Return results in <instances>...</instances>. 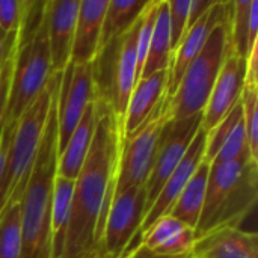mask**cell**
I'll return each mask as SVG.
<instances>
[{
    "mask_svg": "<svg viewBox=\"0 0 258 258\" xmlns=\"http://www.w3.org/2000/svg\"><path fill=\"white\" fill-rule=\"evenodd\" d=\"M97 127L86 160L74 181L71 218L63 255L101 248V236L115 194L122 128L112 110L95 100Z\"/></svg>",
    "mask_w": 258,
    "mask_h": 258,
    "instance_id": "obj_1",
    "label": "cell"
},
{
    "mask_svg": "<svg viewBox=\"0 0 258 258\" xmlns=\"http://www.w3.org/2000/svg\"><path fill=\"white\" fill-rule=\"evenodd\" d=\"M54 94L44 135L21 197V258H51V203L57 174V116Z\"/></svg>",
    "mask_w": 258,
    "mask_h": 258,
    "instance_id": "obj_2",
    "label": "cell"
},
{
    "mask_svg": "<svg viewBox=\"0 0 258 258\" xmlns=\"http://www.w3.org/2000/svg\"><path fill=\"white\" fill-rule=\"evenodd\" d=\"M51 77L45 2L24 0L2 128L9 130Z\"/></svg>",
    "mask_w": 258,
    "mask_h": 258,
    "instance_id": "obj_3",
    "label": "cell"
},
{
    "mask_svg": "<svg viewBox=\"0 0 258 258\" xmlns=\"http://www.w3.org/2000/svg\"><path fill=\"white\" fill-rule=\"evenodd\" d=\"M258 201V160L251 151L224 163H210L203 213L195 228L197 239L224 227H239L255 210Z\"/></svg>",
    "mask_w": 258,
    "mask_h": 258,
    "instance_id": "obj_4",
    "label": "cell"
},
{
    "mask_svg": "<svg viewBox=\"0 0 258 258\" xmlns=\"http://www.w3.org/2000/svg\"><path fill=\"white\" fill-rule=\"evenodd\" d=\"M60 80L62 73L51 74L44 91L17 119L14 127L9 130L2 128L8 135V145L0 172V213L6 207L12 194L17 189L24 187L27 183V177L44 135L50 106L54 94L59 91Z\"/></svg>",
    "mask_w": 258,
    "mask_h": 258,
    "instance_id": "obj_5",
    "label": "cell"
},
{
    "mask_svg": "<svg viewBox=\"0 0 258 258\" xmlns=\"http://www.w3.org/2000/svg\"><path fill=\"white\" fill-rule=\"evenodd\" d=\"M139 20L121 36L101 47L91 63L95 100L106 104L121 128L132 91L138 82L136 39Z\"/></svg>",
    "mask_w": 258,
    "mask_h": 258,
    "instance_id": "obj_6",
    "label": "cell"
},
{
    "mask_svg": "<svg viewBox=\"0 0 258 258\" xmlns=\"http://www.w3.org/2000/svg\"><path fill=\"white\" fill-rule=\"evenodd\" d=\"M228 53V21L210 33L200 54L189 63L174 95L168 101L169 121L203 113Z\"/></svg>",
    "mask_w": 258,
    "mask_h": 258,
    "instance_id": "obj_7",
    "label": "cell"
},
{
    "mask_svg": "<svg viewBox=\"0 0 258 258\" xmlns=\"http://www.w3.org/2000/svg\"><path fill=\"white\" fill-rule=\"evenodd\" d=\"M168 121V101L163 98L150 118L132 136L121 139L113 197L130 187L147 186L156 160L160 133Z\"/></svg>",
    "mask_w": 258,
    "mask_h": 258,
    "instance_id": "obj_8",
    "label": "cell"
},
{
    "mask_svg": "<svg viewBox=\"0 0 258 258\" xmlns=\"http://www.w3.org/2000/svg\"><path fill=\"white\" fill-rule=\"evenodd\" d=\"M147 215V186L130 187L113 197L101 236V249L121 257L135 240Z\"/></svg>",
    "mask_w": 258,
    "mask_h": 258,
    "instance_id": "obj_9",
    "label": "cell"
},
{
    "mask_svg": "<svg viewBox=\"0 0 258 258\" xmlns=\"http://www.w3.org/2000/svg\"><path fill=\"white\" fill-rule=\"evenodd\" d=\"M201 125L203 113L181 121H168L163 125L156 160L147 181V212L160 194L166 180L180 165Z\"/></svg>",
    "mask_w": 258,
    "mask_h": 258,
    "instance_id": "obj_10",
    "label": "cell"
},
{
    "mask_svg": "<svg viewBox=\"0 0 258 258\" xmlns=\"http://www.w3.org/2000/svg\"><path fill=\"white\" fill-rule=\"evenodd\" d=\"M95 98L91 63H73L62 73L56 103L57 116V153L65 150L68 139L77 127L86 106Z\"/></svg>",
    "mask_w": 258,
    "mask_h": 258,
    "instance_id": "obj_11",
    "label": "cell"
},
{
    "mask_svg": "<svg viewBox=\"0 0 258 258\" xmlns=\"http://www.w3.org/2000/svg\"><path fill=\"white\" fill-rule=\"evenodd\" d=\"M206 141H207V133L201 127L198 130L197 136L194 138L189 150L186 151L184 157L181 159L180 165L175 168V171L166 180V183L163 184L160 194L157 195V198L154 200L153 206L147 212L145 219H144V222L141 225V230L136 234L135 240L130 243V246L127 248V251L122 254L124 257H127L128 254H132L141 245L142 236L148 231V228L153 224H156L160 218L169 215V212L172 210L175 201L178 200V197L184 190L187 181L190 180V177L197 171L198 165L206 159Z\"/></svg>",
    "mask_w": 258,
    "mask_h": 258,
    "instance_id": "obj_12",
    "label": "cell"
},
{
    "mask_svg": "<svg viewBox=\"0 0 258 258\" xmlns=\"http://www.w3.org/2000/svg\"><path fill=\"white\" fill-rule=\"evenodd\" d=\"M231 14V2H215V5L186 32L181 39L177 51L171 59V67L168 71V86L165 98L171 100L174 95L184 71L189 63L200 54L203 47L206 45L210 33L219 24H224L230 20Z\"/></svg>",
    "mask_w": 258,
    "mask_h": 258,
    "instance_id": "obj_13",
    "label": "cell"
},
{
    "mask_svg": "<svg viewBox=\"0 0 258 258\" xmlns=\"http://www.w3.org/2000/svg\"><path fill=\"white\" fill-rule=\"evenodd\" d=\"M246 74V59H242L230 51L225 56L219 76L215 82L207 106L203 112V130L209 133L213 130L227 113L239 103L243 80Z\"/></svg>",
    "mask_w": 258,
    "mask_h": 258,
    "instance_id": "obj_14",
    "label": "cell"
},
{
    "mask_svg": "<svg viewBox=\"0 0 258 258\" xmlns=\"http://www.w3.org/2000/svg\"><path fill=\"white\" fill-rule=\"evenodd\" d=\"M80 0L45 2V23L51 74L63 73L71 60Z\"/></svg>",
    "mask_w": 258,
    "mask_h": 258,
    "instance_id": "obj_15",
    "label": "cell"
},
{
    "mask_svg": "<svg viewBox=\"0 0 258 258\" xmlns=\"http://www.w3.org/2000/svg\"><path fill=\"white\" fill-rule=\"evenodd\" d=\"M195 258H258V237L254 231L224 227L197 239Z\"/></svg>",
    "mask_w": 258,
    "mask_h": 258,
    "instance_id": "obj_16",
    "label": "cell"
},
{
    "mask_svg": "<svg viewBox=\"0 0 258 258\" xmlns=\"http://www.w3.org/2000/svg\"><path fill=\"white\" fill-rule=\"evenodd\" d=\"M109 0H80L74 42L73 63H92L100 50V36Z\"/></svg>",
    "mask_w": 258,
    "mask_h": 258,
    "instance_id": "obj_17",
    "label": "cell"
},
{
    "mask_svg": "<svg viewBox=\"0 0 258 258\" xmlns=\"http://www.w3.org/2000/svg\"><path fill=\"white\" fill-rule=\"evenodd\" d=\"M168 86V71H157L151 76L141 77L130 95L124 127H122V138L132 136L157 109L166 94Z\"/></svg>",
    "mask_w": 258,
    "mask_h": 258,
    "instance_id": "obj_18",
    "label": "cell"
},
{
    "mask_svg": "<svg viewBox=\"0 0 258 258\" xmlns=\"http://www.w3.org/2000/svg\"><path fill=\"white\" fill-rule=\"evenodd\" d=\"M197 242L195 230L166 215L153 224L142 236L141 245L153 254L165 257L189 255Z\"/></svg>",
    "mask_w": 258,
    "mask_h": 258,
    "instance_id": "obj_19",
    "label": "cell"
},
{
    "mask_svg": "<svg viewBox=\"0 0 258 258\" xmlns=\"http://www.w3.org/2000/svg\"><path fill=\"white\" fill-rule=\"evenodd\" d=\"M97 127V104L95 98L86 106L77 127L74 128L71 138L67 142L65 150L60 153L57 159V177H63L67 180L76 181L89 148L94 141Z\"/></svg>",
    "mask_w": 258,
    "mask_h": 258,
    "instance_id": "obj_20",
    "label": "cell"
},
{
    "mask_svg": "<svg viewBox=\"0 0 258 258\" xmlns=\"http://www.w3.org/2000/svg\"><path fill=\"white\" fill-rule=\"evenodd\" d=\"M209 172H210V162L203 160L190 180L187 181L184 190L175 201L172 210L169 212V216L178 219L180 222L186 224L190 228H197L203 207L206 200V190H207V181H209Z\"/></svg>",
    "mask_w": 258,
    "mask_h": 258,
    "instance_id": "obj_21",
    "label": "cell"
},
{
    "mask_svg": "<svg viewBox=\"0 0 258 258\" xmlns=\"http://www.w3.org/2000/svg\"><path fill=\"white\" fill-rule=\"evenodd\" d=\"M73 194H74V181L56 175L54 187H53L51 218H50L51 258H60L65 254V242H67V233L71 218Z\"/></svg>",
    "mask_w": 258,
    "mask_h": 258,
    "instance_id": "obj_22",
    "label": "cell"
},
{
    "mask_svg": "<svg viewBox=\"0 0 258 258\" xmlns=\"http://www.w3.org/2000/svg\"><path fill=\"white\" fill-rule=\"evenodd\" d=\"M171 67V41H169V17L168 2H159L153 36L148 48V54L142 68L141 77L151 76L157 71H169Z\"/></svg>",
    "mask_w": 258,
    "mask_h": 258,
    "instance_id": "obj_23",
    "label": "cell"
},
{
    "mask_svg": "<svg viewBox=\"0 0 258 258\" xmlns=\"http://www.w3.org/2000/svg\"><path fill=\"white\" fill-rule=\"evenodd\" d=\"M148 2L135 0H109L100 36V48L109 41L124 35L141 17Z\"/></svg>",
    "mask_w": 258,
    "mask_h": 258,
    "instance_id": "obj_24",
    "label": "cell"
},
{
    "mask_svg": "<svg viewBox=\"0 0 258 258\" xmlns=\"http://www.w3.org/2000/svg\"><path fill=\"white\" fill-rule=\"evenodd\" d=\"M24 187L12 194L0 213V258H21V197Z\"/></svg>",
    "mask_w": 258,
    "mask_h": 258,
    "instance_id": "obj_25",
    "label": "cell"
},
{
    "mask_svg": "<svg viewBox=\"0 0 258 258\" xmlns=\"http://www.w3.org/2000/svg\"><path fill=\"white\" fill-rule=\"evenodd\" d=\"M252 0H234L231 2V14L228 20V47L230 51L242 59H248L249 45V12Z\"/></svg>",
    "mask_w": 258,
    "mask_h": 258,
    "instance_id": "obj_26",
    "label": "cell"
},
{
    "mask_svg": "<svg viewBox=\"0 0 258 258\" xmlns=\"http://www.w3.org/2000/svg\"><path fill=\"white\" fill-rule=\"evenodd\" d=\"M240 104L249 151L258 160V80H243Z\"/></svg>",
    "mask_w": 258,
    "mask_h": 258,
    "instance_id": "obj_27",
    "label": "cell"
},
{
    "mask_svg": "<svg viewBox=\"0 0 258 258\" xmlns=\"http://www.w3.org/2000/svg\"><path fill=\"white\" fill-rule=\"evenodd\" d=\"M243 118L242 115V104L240 100L239 103L227 113V116L213 128L207 133V141H206V160L212 162L215 159V156L219 153V150L222 148V145L225 144V141L228 139V136L231 135V132L234 130V127L237 125V122Z\"/></svg>",
    "mask_w": 258,
    "mask_h": 258,
    "instance_id": "obj_28",
    "label": "cell"
},
{
    "mask_svg": "<svg viewBox=\"0 0 258 258\" xmlns=\"http://www.w3.org/2000/svg\"><path fill=\"white\" fill-rule=\"evenodd\" d=\"M190 0H175L168 2V17H169V41H171V59L177 51L181 39L187 30V15H189Z\"/></svg>",
    "mask_w": 258,
    "mask_h": 258,
    "instance_id": "obj_29",
    "label": "cell"
},
{
    "mask_svg": "<svg viewBox=\"0 0 258 258\" xmlns=\"http://www.w3.org/2000/svg\"><path fill=\"white\" fill-rule=\"evenodd\" d=\"M249 151L248 139H246V130H245V122L243 118L237 122L219 153L215 156V159L210 163H224V162H231L240 157L243 153Z\"/></svg>",
    "mask_w": 258,
    "mask_h": 258,
    "instance_id": "obj_30",
    "label": "cell"
},
{
    "mask_svg": "<svg viewBox=\"0 0 258 258\" xmlns=\"http://www.w3.org/2000/svg\"><path fill=\"white\" fill-rule=\"evenodd\" d=\"M24 11V0H0V29L5 33L18 30Z\"/></svg>",
    "mask_w": 258,
    "mask_h": 258,
    "instance_id": "obj_31",
    "label": "cell"
},
{
    "mask_svg": "<svg viewBox=\"0 0 258 258\" xmlns=\"http://www.w3.org/2000/svg\"><path fill=\"white\" fill-rule=\"evenodd\" d=\"M215 2L216 0H190L189 15H187V30L215 5Z\"/></svg>",
    "mask_w": 258,
    "mask_h": 258,
    "instance_id": "obj_32",
    "label": "cell"
},
{
    "mask_svg": "<svg viewBox=\"0 0 258 258\" xmlns=\"http://www.w3.org/2000/svg\"><path fill=\"white\" fill-rule=\"evenodd\" d=\"M249 51L258 45V0H252L249 12V33H248Z\"/></svg>",
    "mask_w": 258,
    "mask_h": 258,
    "instance_id": "obj_33",
    "label": "cell"
},
{
    "mask_svg": "<svg viewBox=\"0 0 258 258\" xmlns=\"http://www.w3.org/2000/svg\"><path fill=\"white\" fill-rule=\"evenodd\" d=\"M17 35H18V30L11 32V33H5L0 29V67L5 62V59L9 56V53L14 50V47L17 44Z\"/></svg>",
    "mask_w": 258,
    "mask_h": 258,
    "instance_id": "obj_34",
    "label": "cell"
},
{
    "mask_svg": "<svg viewBox=\"0 0 258 258\" xmlns=\"http://www.w3.org/2000/svg\"><path fill=\"white\" fill-rule=\"evenodd\" d=\"M125 258H195L194 254H189V255H178V257H165V255H157V254H153L150 252L148 249H145L142 245H139L132 254H128Z\"/></svg>",
    "mask_w": 258,
    "mask_h": 258,
    "instance_id": "obj_35",
    "label": "cell"
},
{
    "mask_svg": "<svg viewBox=\"0 0 258 258\" xmlns=\"http://www.w3.org/2000/svg\"><path fill=\"white\" fill-rule=\"evenodd\" d=\"M6 145H8V135L2 130L0 132V172L5 163V154H6Z\"/></svg>",
    "mask_w": 258,
    "mask_h": 258,
    "instance_id": "obj_36",
    "label": "cell"
},
{
    "mask_svg": "<svg viewBox=\"0 0 258 258\" xmlns=\"http://www.w3.org/2000/svg\"><path fill=\"white\" fill-rule=\"evenodd\" d=\"M100 252H101V248L89 251V252H83V254H79V255H62L60 258H97V255Z\"/></svg>",
    "mask_w": 258,
    "mask_h": 258,
    "instance_id": "obj_37",
    "label": "cell"
},
{
    "mask_svg": "<svg viewBox=\"0 0 258 258\" xmlns=\"http://www.w3.org/2000/svg\"><path fill=\"white\" fill-rule=\"evenodd\" d=\"M97 258H125V257H124V255H121V257H112V255H107V254H104V252H103V249H101V252L97 255Z\"/></svg>",
    "mask_w": 258,
    "mask_h": 258,
    "instance_id": "obj_38",
    "label": "cell"
}]
</instances>
